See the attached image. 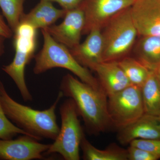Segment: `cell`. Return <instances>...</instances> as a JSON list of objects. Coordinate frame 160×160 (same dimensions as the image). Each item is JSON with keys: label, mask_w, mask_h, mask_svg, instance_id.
<instances>
[{"label": "cell", "mask_w": 160, "mask_h": 160, "mask_svg": "<svg viewBox=\"0 0 160 160\" xmlns=\"http://www.w3.org/2000/svg\"><path fill=\"white\" fill-rule=\"evenodd\" d=\"M145 113L160 115V82L151 70L149 76L141 87Z\"/></svg>", "instance_id": "cell-18"}, {"label": "cell", "mask_w": 160, "mask_h": 160, "mask_svg": "<svg viewBox=\"0 0 160 160\" xmlns=\"http://www.w3.org/2000/svg\"><path fill=\"white\" fill-rule=\"evenodd\" d=\"M19 134L30 136L8 118L3 110L0 97V140L10 139Z\"/></svg>", "instance_id": "cell-21"}, {"label": "cell", "mask_w": 160, "mask_h": 160, "mask_svg": "<svg viewBox=\"0 0 160 160\" xmlns=\"http://www.w3.org/2000/svg\"><path fill=\"white\" fill-rule=\"evenodd\" d=\"M26 0H0V8L14 32L19 25L21 18L24 14V4Z\"/></svg>", "instance_id": "cell-20"}, {"label": "cell", "mask_w": 160, "mask_h": 160, "mask_svg": "<svg viewBox=\"0 0 160 160\" xmlns=\"http://www.w3.org/2000/svg\"><path fill=\"white\" fill-rule=\"evenodd\" d=\"M129 144L149 152L160 159V140L138 139L132 141Z\"/></svg>", "instance_id": "cell-22"}, {"label": "cell", "mask_w": 160, "mask_h": 160, "mask_svg": "<svg viewBox=\"0 0 160 160\" xmlns=\"http://www.w3.org/2000/svg\"><path fill=\"white\" fill-rule=\"evenodd\" d=\"M44 39L42 48L34 56L35 74L44 73L55 68L67 69L83 82L97 89L103 90L98 80L89 69L81 65L72 54L69 49L58 42L46 29H41Z\"/></svg>", "instance_id": "cell-3"}, {"label": "cell", "mask_w": 160, "mask_h": 160, "mask_svg": "<svg viewBox=\"0 0 160 160\" xmlns=\"http://www.w3.org/2000/svg\"><path fill=\"white\" fill-rule=\"evenodd\" d=\"M135 0H83L80 7L84 12L85 23L82 34L94 28L102 29L110 18L129 8Z\"/></svg>", "instance_id": "cell-8"}, {"label": "cell", "mask_w": 160, "mask_h": 160, "mask_svg": "<svg viewBox=\"0 0 160 160\" xmlns=\"http://www.w3.org/2000/svg\"><path fill=\"white\" fill-rule=\"evenodd\" d=\"M48 2H55L62 7V9L66 11L75 9L79 7L83 0H45Z\"/></svg>", "instance_id": "cell-24"}, {"label": "cell", "mask_w": 160, "mask_h": 160, "mask_svg": "<svg viewBox=\"0 0 160 160\" xmlns=\"http://www.w3.org/2000/svg\"><path fill=\"white\" fill-rule=\"evenodd\" d=\"M153 71H154L155 74L160 82V65L157 66Z\"/></svg>", "instance_id": "cell-27"}, {"label": "cell", "mask_w": 160, "mask_h": 160, "mask_svg": "<svg viewBox=\"0 0 160 160\" xmlns=\"http://www.w3.org/2000/svg\"><path fill=\"white\" fill-rule=\"evenodd\" d=\"M137 59L150 70L160 65V36H142L136 45Z\"/></svg>", "instance_id": "cell-16"}, {"label": "cell", "mask_w": 160, "mask_h": 160, "mask_svg": "<svg viewBox=\"0 0 160 160\" xmlns=\"http://www.w3.org/2000/svg\"><path fill=\"white\" fill-rule=\"evenodd\" d=\"M130 13L140 36H160V0H135Z\"/></svg>", "instance_id": "cell-11"}, {"label": "cell", "mask_w": 160, "mask_h": 160, "mask_svg": "<svg viewBox=\"0 0 160 160\" xmlns=\"http://www.w3.org/2000/svg\"><path fill=\"white\" fill-rule=\"evenodd\" d=\"M59 113L62 120L59 132L45 155L57 153L64 160H80V144L84 133L72 99L69 98L61 104Z\"/></svg>", "instance_id": "cell-5"}, {"label": "cell", "mask_w": 160, "mask_h": 160, "mask_svg": "<svg viewBox=\"0 0 160 160\" xmlns=\"http://www.w3.org/2000/svg\"><path fill=\"white\" fill-rule=\"evenodd\" d=\"M108 111L111 126L121 129L145 114L141 88L131 85L108 97Z\"/></svg>", "instance_id": "cell-7"}, {"label": "cell", "mask_w": 160, "mask_h": 160, "mask_svg": "<svg viewBox=\"0 0 160 160\" xmlns=\"http://www.w3.org/2000/svg\"><path fill=\"white\" fill-rule=\"evenodd\" d=\"M63 18L61 24H54L46 29L58 42L72 49L80 43L85 26L84 12L79 6L66 12Z\"/></svg>", "instance_id": "cell-10"}, {"label": "cell", "mask_w": 160, "mask_h": 160, "mask_svg": "<svg viewBox=\"0 0 160 160\" xmlns=\"http://www.w3.org/2000/svg\"><path fill=\"white\" fill-rule=\"evenodd\" d=\"M92 70L97 74L100 85L108 97L131 85L118 61L102 62Z\"/></svg>", "instance_id": "cell-13"}, {"label": "cell", "mask_w": 160, "mask_h": 160, "mask_svg": "<svg viewBox=\"0 0 160 160\" xmlns=\"http://www.w3.org/2000/svg\"><path fill=\"white\" fill-rule=\"evenodd\" d=\"M60 91L72 99L87 130L96 134L111 126L107 95L103 90L95 89L72 75L63 77Z\"/></svg>", "instance_id": "cell-1"}, {"label": "cell", "mask_w": 160, "mask_h": 160, "mask_svg": "<svg viewBox=\"0 0 160 160\" xmlns=\"http://www.w3.org/2000/svg\"><path fill=\"white\" fill-rule=\"evenodd\" d=\"M6 39V38L0 35V57L2 56L5 52V42Z\"/></svg>", "instance_id": "cell-26"}, {"label": "cell", "mask_w": 160, "mask_h": 160, "mask_svg": "<svg viewBox=\"0 0 160 160\" xmlns=\"http://www.w3.org/2000/svg\"><path fill=\"white\" fill-rule=\"evenodd\" d=\"M69 50L81 65L92 70L96 65L103 62L102 29H92L82 43Z\"/></svg>", "instance_id": "cell-12"}, {"label": "cell", "mask_w": 160, "mask_h": 160, "mask_svg": "<svg viewBox=\"0 0 160 160\" xmlns=\"http://www.w3.org/2000/svg\"><path fill=\"white\" fill-rule=\"evenodd\" d=\"M130 7L115 15L102 28L103 62L118 61L134 46L138 35Z\"/></svg>", "instance_id": "cell-4"}, {"label": "cell", "mask_w": 160, "mask_h": 160, "mask_svg": "<svg viewBox=\"0 0 160 160\" xmlns=\"http://www.w3.org/2000/svg\"><path fill=\"white\" fill-rule=\"evenodd\" d=\"M128 160H157L158 158L149 152L135 146H130L127 149Z\"/></svg>", "instance_id": "cell-23"}, {"label": "cell", "mask_w": 160, "mask_h": 160, "mask_svg": "<svg viewBox=\"0 0 160 160\" xmlns=\"http://www.w3.org/2000/svg\"><path fill=\"white\" fill-rule=\"evenodd\" d=\"M118 137L123 145L138 139L160 140L158 117L145 113L134 122L120 129Z\"/></svg>", "instance_id": "cell-14"}, {"label": "cell", "mask_w": 160, "mask_h": 160, "mask_svg": "<svg viewBox=\"0 0 160 160\" xmlns=\"http://www.w3.org/2000/svg\"><path fill=\"white\" fill-rule=\"evenodd\" d=\"M37 30L26 23H20L13 32L14 58L9 65L3 66L2 70L11 78L18 88L26 86V66L33 58L37 45Z\"/></svg>", "instance_id": "cell-6"}, {"label": "cell", "mask_w": 160, "mask_h": 160, "mask_svg": "<svg viewBox=\"0 0 160 160\" xmlns=\"http://www.w3.org/2000/svg\"><path fill=\"white\" fill-rule=\"evenodd\" d=\"M66 12L65 9L56 8L51 2L41 0L29 13H24L20 23L29 24L37 29H46L64 18Z\"/></svg>", "instance_id": "cell-15"}, {"label": "cell", "mask_w": 160, "mask_h": 160, "mask_svg": "<svg viewBox=\"0 0 160 160\" xmlns=\"http://www.w3.org/2000/svg\"><path fill=\"white\" fill-rule=\"evenodd\" d=\"M80 147L83 152V158L86 160H127V149L121 148L117 145H112L107 149H99L94 147L83 136Z\"/></svg>", "instance_id": "cell-17"}, {"label": "cell", "mask_w": 160, "mask_h": 160, "mask_svg": "<svg viewBox=\"0 0 160 160\" xmlns=\"http://www.w3.org/2000/svg\"><path fill=\"white\" fill-rule=\"evenodd\" d=\"M63 96L62 92L60 91L55 101L49 108L37 110L15 101L0 81V97L6 115L16 126L39 141L42 138L54 141L57 137L60 127L56 109Z\"/></svg>", "instance_id": "cell-2"}, {"label": "cell", "mask_w": 160, "mask_h": 160, "mask_svg": "<svg viewBox=\"0 0 160 160\" xmlns=\"http://www.w3.org/2000/svg\"><path fill=\"white\" fill-rule=\"evenodd\" d=\"M131 85L141 87L148 78L151 70L137 59L125 57L118 61Z\"/></svg>", "instance_id": "cell-19"}, {"label": "cell", "mask_w": 160, "mask_h": 160, "mask_svg": "<svg viewBox=\"0 0 160 160\" xmlns=\"http://www.w3.org/2000/svg\"><path fill=\"white\" fill-rule=\"evenodd\" d=\"M28 135L22 134L16 139L0 140V160L42 159L50 146Z\"/></svg>", "instance_id": "cell-9"}, {"label": "cell", "mask_w": 160, "mask_h": 160, "mask_svg": "<svg viewBox=\"0 0 160 160\" xmlns=\"http://www.w3.org/2000/svg\"><path fill=\"white\" fill-rule=\"evenodd\" d=\"M158 118H159V121H160V115L159 116H158Z\"/></svg>", "instance_id": "cell-28"}, {"label": "cell", "mask_w": 160, "mask_h": 160, "mask_svg": "<svg viewBox=\"0 0 160 160\" xmlns=\"http://www.w3.org/2000/svg\"><path fill=\"white\" fill-rule=\"evenodd\" d=\"M0 35L6 39L10 38L13 37V32L6 23L4 16L0 13Z\"/></svg>", "instance_id": "cell-25"}]
</instances>
